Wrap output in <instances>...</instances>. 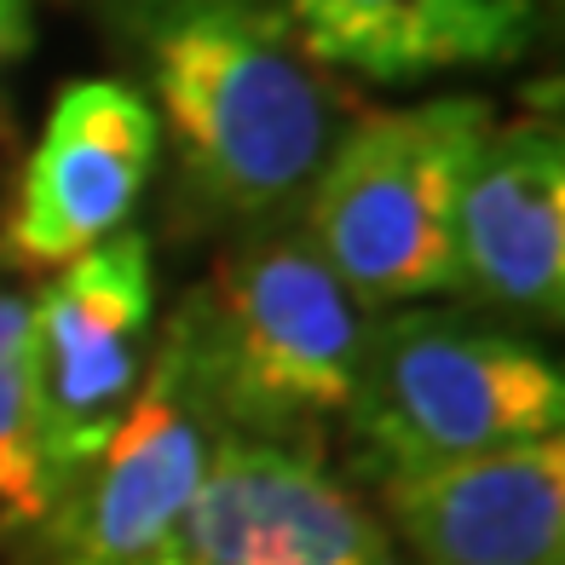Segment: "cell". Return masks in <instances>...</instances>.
<instances>
[{
	"mask_svg": "<svg viewBox=\"0 0 565 565\" xmlns=\"http://www.w3.org/2000/svg\"><path fill=\"white\" fill-rule=\"evenodd\" d=\"M162 157V121L134 82L87 75L46 110L0 214V271L53 277L127 231Z\"/></svg>",
	"mask_w": 565,
	"mask_h": 565,
	"instance_id": "cell-7",
	"label": "cell"
},
{
	"mask_svg": "<svg viewBox=\"0 0 565 565\" xmlns=\"http://www.w3.org/2000/svg\"><path fill=\"white\" fill-rule=\"evenodd\" d=\"M220 433L225 422L202 393L185 329L173 318L157 335L127 422L35 525L30 565H168Z\"/></svg>",
	"mask_w": 565,
	"mask_h": 565,
	"instance_id": "cell-5",
	"label": "cell"
},
{
	"mask_svg": "<svg viewBox=\"0 0 565 565\" xmlns=\"http://www.w3.org/2000/svg\"><path fill=\"white\" fill-rule=\"evenodd\" d=\"M58 484L41 445L35 370H30V295L0 271V548L30 543Z\"/></svg>",
	"mask_w": 565,
	"mask_h": 565,
	"instance_id": "cell-12",
	"label": "cell"
},
{
	"mask_svg": "<svg viewBox=\"0 0 565 565\" xmlns=\"http://www.w3.org/2000/svg\"><path fill=\"white\" fill-rule=\"evenodd\" d=\"M323 70L364 82H427L445 70H497L531 53V0H271Z\"/></svg>",
	"mask_w": 565,
	"mask_h": 565,
	"instance_id": "cell-11",
	"label": "cell"
},
{
	"mask_svg": "<svg viewBox=\"0 0 565 565\" xmlns=\"http://www.w3.org/2000/svg\"><path fill=\"white\" fill-rule=\"evenodd\" d=\"M168 565H398L381 513L318 450L220 433Z\"/></svg>",
	"mask_w": 565,
	"mask_h": 565,
	"instance_id": "cell-8",
	"label": "cell"
},
{
	"mask_svg": "<svg viewBox=\"0 0 565 565\" xmlns=\"http://www.w3.org/2000/svg\"><path fill=\"white\" fill-rule=\"evenodd\" d=\"M456 295L520 323L565 312V134L543 110L491 121L456 191Z\"/></svg>",
	"mask_w": 565,
	"mask_h": 565,
	"instance_id": "cell-9",
	"label": "cell"
},
{
	"mask_svg": "<svg viewBox=\"0 0 565 565\" xmlns=\"http://www.w3.org/2000/svg\"><path fill=\"white\" fill-rule=\"evenodd\" d=\"M191 191L271 225L335 145V87L271 0H121Z\"/></svg>",
	"mask_w": 565,
	"mask_h": 565,
	"instance_id": "cell-1",
	"label": "cell"
},
{
	"mask_svg": "<svg viewBox=\"0 0 565 565\" xmlns=\"http://www.w3.org/2000/svg\"><path fill=\"white\" fill-rule=\"evenodd\" d=\"M173 318L225 433L306 450L323 422L347 416L370 312L306 231L254 225Z\"/></svg>",
	"mask_w": 565,
	"mask_h": 565,
	"instance_id": "cell-2",
	"label": "cell"
},
{
	"mask_svg": "<svg viewBox=\"0 0 565 565\" xmlns=\"http://www.w3.org/2000/svg\"><path fill=\"white\" fill-rule=\"evenodd\" d=\"M381 508L409 565H565V445L381 473Z\"/></svg>",
	"mask_w": 565,
	"mask_h": 565,
	"instance_id": "cell-10",
	"label": "cell"
},
{
	"mask_svg": "<svg viewBox=\"0 0 565 565\" xmlns=\"http://www.w3.org/2000/svg\"><path fill=\"white\" fill-rule=\"evenodd\" d=\"M375 473L433 468L531 439H559L565 375L508 329L456 312L370 318L347 416Z\"/></svg>",
	"mask_w": 565,
	"mask_h": 565,
	"instance_id": "cell-4",
	"label": "cell"
},
{
	"mask_svg": "<svg viewBox=\"0 0 565 565\" xmlns=\"http://www.w3.org/2000/svg\"><path fill=\"white\" fill-rule=\"evenodd\" d=\"M150 352H157V260L145 231L127 225L64 271L41 277L30 300V370L41 445L58 491L127 422L150 375Z\"/></svg>",
	"mask_w": 565,
	"mask_h": 565,
	"instance_id": "cell-6",
	"label": "cell"
},
{
	"mask_svg": "<svg viewBox=\"0 0 565 565\" xmlns=\"http://www.w3.org/2000/svg\"><path fill=\"white\" fill-rule=\"evenodd\" d=\"M491 98L456 93L404 110H358L306 185V243L364 306H404L456 289V191Z\"/></svg>",
	"mask_w": 565,
	"mask_h": 565,
	"instance_id": "cell-3",
	"label": "cell"
},
{
	"mask_svg": "<svg viewBox=\"0 0 565 565\" xmlns=\"http://www.w3.org/2000/svg\"><path fill=\"white\" fill-rule=\"evenodd\" d=\"M35 46V18H30V0H0V70L18 64L23 53Z\"/></svg>",
	"mask_w": 565,
	"mask_h": 565,
	"instance_id": "cell-13",
	"label": "cell"
}]
</instances>
